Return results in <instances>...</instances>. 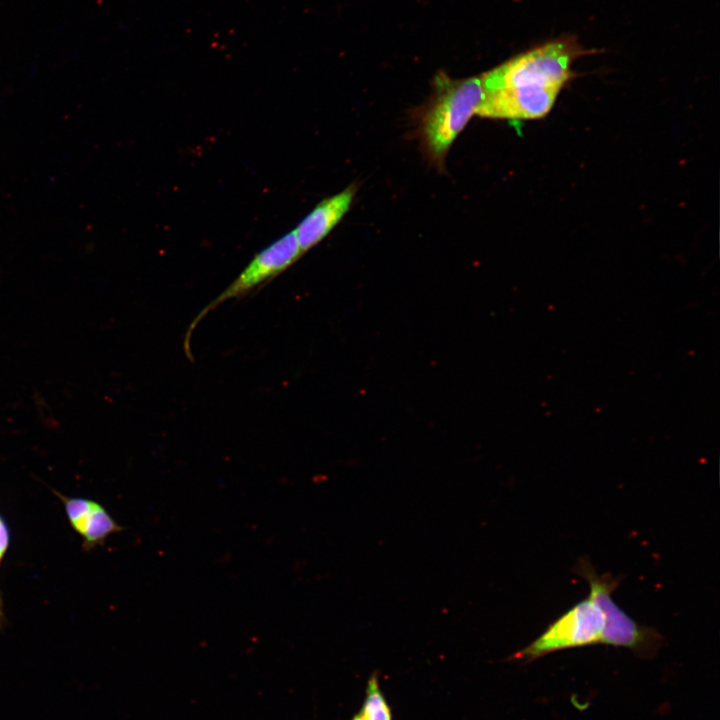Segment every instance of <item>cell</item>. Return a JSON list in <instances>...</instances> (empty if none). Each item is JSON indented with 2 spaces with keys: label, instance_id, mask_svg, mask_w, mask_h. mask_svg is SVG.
Returning a JSON list of instances; mask_svg holds the SVG:
<instances>
[{
  "label": "cell",
  "instance_id": "ba28073f",
  "mask_svg": "<svg viewBox=\"0 0 720 720\" xmlns=\"http://www.w3.org/2000/svg\"><path fill=\"white\" fill-rule=\"evenodd\" d=\"M352 720H392L391 709L380 689L377 672L369 677L362 707Z\"/></svg>",
  "mask_w": 720,
  "mask_h": 720
},
{
  "label": "cell",
  "instance_id": "5b68a950",
  "mask_svg": "<svg viewBox=\"0 0 720 720\" xmlns=\"http://www.w3.org/2000/svg\"><path fill=\"white\" fill-rule=\"evenodd\" d=\"M294 231L286 233L258 252L234 281L192 320L184 337V351L192 359L190 339L200 321L223 302L239 298L290 267L301 255Z\"/></svg>",
  "mask_w": 720,
  "mask_h": 720
},
{
  "label": "cell",
  "instance_id": "52a82bcc",
  "mask_svg": "<svg viewBox=\"0 0 720 720\" xmlns=\"http://www.w3.org/2000/svg\"><path fill=\"white\" fill-rule=\"evenodd\" d=\"M356 186L319 202L293 230L302 253L321 242L350 209Z\"/></svg>",
  "mask_w": 720,
  "mask_h": 720
},
{
  "label": "cell",
  "instance_id": "7a4b0ae2",
  "mask_svg": "<svg viewBox=\"0 0 720 720\" xmlns=\"http://www.w3.org/2000/svg\"><path fill=\"white\" fill-rule=\"evenodd\" d=\"M484 95L481 76L463 80L437 79L435 97L421 124L424 149L437 167L443 166L450 146L476 114Z\"/></svg>",
  "mask_w": 720,
  "mask_h": 720
},
{
  "label": "cell",
  "instance_id": "3957f363",
  "mask_svg": "<svg viewBox=\"0 0 720 720\" xmlns=\"http://www.w3.org/2000/svg\"><path fill=\"white\" fill-rule=\"evenodd\" d=\"M576 572L587 580L589 597L604 617L600 643L628 648L642 657L654 655L662 636L653 628L634 621L614 602L611 595L618 586L617 578L608 573L598 574L587 558L578 561Z\"/></svg>",
  "mask_w": 720,
  "mask_h": 720
},
{
  "label": "cell",
  "instance_id": "277c9868",
  "mask_svg": "<svg viewBox=\"0 0 720 720\" xmlns=\"http://www.w3.org/2000/svg\"><path fill=\"white\" fill-rule=\"evenodd\" d=\"M603 627L604 617L588 596L553 621L538 638L510 659L531 662L555 651L600 643Z\"/></svg>",
  "mask_w": 720,
  "mask_h": 720
},
{
  "label": "cell",
  "instance_id": "6da1fadb",
  "mask_svg": "<svg viewBox=\"0 0 720 720\" xmlns=\"http://www.w3.org/2000/svg\"><path fill=\"white\" fill-rule=\"evenodd\" d=\"M578 54L575 41L556 40L481 75L485 95L476 114L511 121L545 116L570 79Z\"/></svg>",
  "mask_w": 720,
  "mask_h": 720
},
{
  "label": "cell",
  "instance_id": "9c48e42d",
  "mask_svg": "<svg viewBox=\"0 0 720 720\" xmlns=\"http://www.w3.org/2000/svg\"><path fill=\"white\" fill-rule=\"evenodd\" d=\"M10 529L5 521V519L0 514V567L1 563L9 549L10 545ZM5 623V614H4V606H3V600L0 592V629L3 627Z\"/></svg>",
  "mask_w": 720,
  "mask_h": 720
},
{
  "label": "cell",
  "instance_id": "8992f818",
  "mask_svg": "<svg viewBox=\"0 0 720 720\" xmlns=\"http://www.w3.org/2000/svg\"><path fill=\"white\" fill-rule=\"evenodd\" d=\"M53 493L63 503L68 522L72 529L81 536L82 547L86 551L104 545L111 534L124 529L97 501L81 497H68L55 490Z\"/></svg>",
  "mask_w": 720,
  "mask_h": 720
}]
</instances>
